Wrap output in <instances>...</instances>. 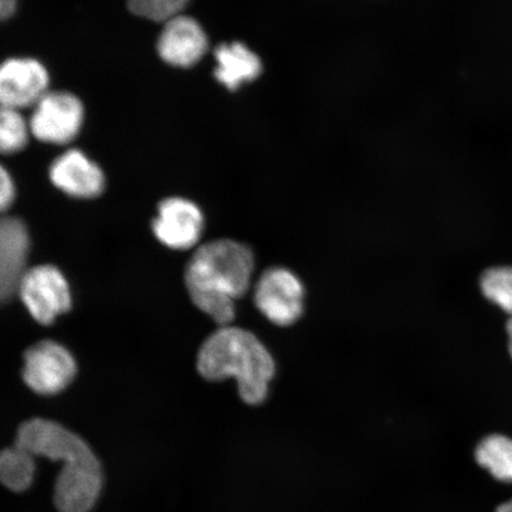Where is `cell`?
<instances>
[{"mask_svg":"<svg viewBox=\"0 0 512 512\" xmlns=\"http://www.w3.org/2000/svg\"><path fill=\"white\" fill-rule=\"evenodd\" d=\"M255 259L243 243L221 239L206 243L192 255L185 286L194 304L220 326L233 323L236 302L252 285Z\"/></svg>","mask_w":512,"mask_h":512,"instance_id":"1","label":"cell"},{"mask_svg":"<svg viewBox=\"0 0 512 512\" xmlns=\"http://www.w3.org/2000/svg\"><path fill=\"white\" fill-rule=\"evenodd\" d=\"M197 370L208 381L233 377L240 398L256 406L267 399L275 363L271 352L251 331L228 325L221 326L202 344Z\"/></svg>","mask_w":512,"mask_h":512,"instance_id":"2","label":"cell"},{"mask_svg":"<svg viewBox=\"0 0 512 512\" xmlns=\"http://www.w3.org/2000/svg\"><path fill=\"white\" fill-rule=\"evenodd\" d=\"M305 290L296 274L284 267H272L261 274L255 285L254 303L271 323L296 324L304 312Z\"/></svg>","mask_w":512,"mask_h":512,"instance_id":"3","label":"cell"},{"mask_svg":"<svg viewBox=\"0 0 512 512\" xmlns=\"http://www.w3.org/2000/svg\"><path fill=\"white\" fill-rule=\"evenodd\" d=\"M32 318L37 323L50 325L72 307V293L68 281L59 268L42 265L28 268L18 288Z\"/></svg>","mask_w":512,"mask_h":512,"instance_id":"4","label":"cell"},{"mask_svg":"<svg viewBox=\"0 0 512 512\" xmlns=\"http://www.w3.org/2000/svg\"><path fill=\"white\" fill-rule=\"evenodd\" d=\"M16 446L34 457H44L63 464L79 462L95 456L79 435L54 421L32 419L18 428Z\"/></svg>","mask_w":512,"mask_h":512,"instance_id":"5","label":"cell"},{"mask_svg":"<svg viewBox=\"0 0 512 512\" xmlns=\"http://www.w3.org/2000/svg\"><path fill=\"white\" fill-rule=\"evenodd\" d=\"M75 358L54 341L32 345L24 354L23 380L41 395H55L66 389L76 375Z\"/></svg>","mask_w":512,"mask_h":512,"instance_id":"6","label":"cell"},{"mask_svg":"<svg viewBox=\"0 0 512 512\" xmlns=\"http://www.w3.org/2000/svg\"><path fill=\"white\" fill-rule=\"evenodd\" d=\"M83 115L85 111L75 95L48 92L35 106L29 124L30 132L44 143L68 144L78 136Z\"/></svg>","mask_w":512,"mask_h":512,"instance_id":"7","label":"cell"},{"mask_svg":"<svg viewBox=\"0 0 512 512\" xmlns=\"http://www.w3.org/2000/svg\"><path fill=\"white\" fill-rule=\"evenodd\" d=\"M104 484L101 465L95 456L63 464L57 476L54 502L60 512H89Z\"/></svg>","mask_w":512,"mask_h":512,"instance_id":"8","label":"cell"},{"mask_svg":"<svg viewBox=\"0 0 512 512\" xmlns=\"http://www.w3.org/2000/svg\"><path fill=\"white\" fill-rule=\"evenodd\" d=\"M30 235L25 223L12 216H0V306L18 294L28 271Z\"/></svg>","mask_w":512,"mask_h":512,"instance_id":"9","label":"cell"},{"mask_svg":"<svg viewBox=\"0 0 512 512\" xmlns=\"http://www.w3.org/2000/svg\"><path fill=\"white\" fill-rule=\"evenodd\" d=\"M153 233L166 247L185 251L197 245L204 228V217L195 203L172 197L160 203L152 223Z\"/></svg>","mask_w":512,"mask_h":512,"instance_id":"10","label":"cell"},{"mask_svg":"<svg viewBox=\"0 0 512 512\" xmlns=\"http://www.w3.org/2000/svg\"><path fill=\"white\" fill-rule=\"evenodd\" d=\"M49 76L40 62L11 59L0 64V105L22 110L48 93Z\"/></svg>","mask_w":512,"mask_h":512,"instance_id":"11","label":"cell"},{"mask_svg":"<svg viewBox=\"0 0 512 512\" xmlns=\"http://www.w3.org/2000/svg\"><path fill=\"white\" fill-rule=\"evenodd\" d=\"M157 49L171 66L190 68L207 53L208 38L194 18L177 15L165 22Z\"/></svg>","mask_w":512,"mask_h":512,"instance_id":"12","label":"cell"},{"mask_svg":"<svg viewBox=\"0 0 512 512\" xmlns=\"http://www.w3.org/2000/svg\"><path fill=\"white\" fill-rule=\"evenodd\" d=\"M50 179L64 194L76 198H94L105 189L99 166L78 150L67 151L55 160Z\"/></svg>","mask_w":512,"mask_h":512,"instance_id":"13","label":"cell"},{"mask_svg":"<svg viewBox=\"0 0 512 512\" xmlns=\"http://www.w3.org/2000/svg\"><path fill=\"white\" fill-rule=\"evenodd\" d=\"M215 59V78L230 91H236L243 83L251 82L261 74L259 57L239 42L222 44L216 49Z\"/></svg>","mask_w":512,"mask_h":512,"instance_id":"14","label":"cell"},{"mask_svg":"<svg viewBox=\"0 0 512 512\" xmlns=\"http://www.w3.org/2000/svg\"><path fill=\"white\" fill-rule=\"evenodd\" d=\"M36 472L35 457L19 446L0 452V483L15 492L30 488Z\"/></svg>","mask_w":512,"mask_h":512,"instance_id":"15","label":"cell"},{"mask_svg":"<svg viewBox=\"0 0 512 512\" xmlns=\"http://www.w3.org/2000/svg\"><path fill=\"white\" fill-rule=\"evenodd\" d=\"M476 460L492 477L512 483V439L501 434L489 435L477 446Z\"/></svg>","mask_w":512,"mask_h":512,"instance_id":"16","label":"cell"},{"mask_svg":"<svg viewBox=\"0 0 512 512\" xmlns=\"http://www.w3.org/2000/svg\"><path fill=\"white\" fill-rule=\"evenodd\" d=\"M30 127L15 108L0 105V153L12 155L28 144Z\"/></svg>","mask_w":512,"mask_h":512,"instance_id":"17","label":"cell"},{"mask_svg":"<svg viewBox=\"0 0 512 512\" xmlns=\"http://www.w3.org/2000/svg\"><path fill=\"white\" fill-rule=\"evenodd\" d=\"M480 288L491 303L512 317V267L489 268L480 278Z\"/></svg>","mask_w":512,"mask_h":512,"instance_id":"18","label":"cell"},{"mask_svg":"<svg viewBox=\"0 0 512 512\" xmlns=\"http://www.w3.org/2000/svg\"><path fill=\"white\" fill-rule=\"evenodd\" d=\"M189 0H128V9L132 14L150 19L153 22H166L181 15Z\"/></svg>","mask_w":512,"mask_h":512,"instance_id":"19","label":"cell"},{"mask_svg":"<svg viewBox=\"0 0 512 512\" xmlns=\"http://www.w3.org/2000/svg\"><path fill=\"white\" fill-rule=\"evenodd\" d=\"M16 197L14 181L8 171L0 165V215L8 210Z\"/></svg>","mask_w":512,"mask_h":512,"instance_id":"20","label":"cell"},{"mask_svg":"<svg viewBox=\"0 0 512 512\" xmlns=\"http://www.w3.org/2000/svg\"><path fill=\"white\" fill-rule=\"evenodd\" d=\"M17 0H0V22L15 14Z\"/></svg>","mask_w":512,"mask_h":512,"instance_id":"21","label":"cell"},{"mask_svg":"<svg viewBox=\"0 0 512 512\" xmlns=\"http://www.w3.org/2000/svg\"><path fill=\"white\" fill-rule=\"evenodd\" d=\"M507 334L509 338V352L512 357V317L508 320Z\"/></svg>","mask_w":512,"mask_h":512,"instance_id":"22","label":"cell"},{"mask_svg":"<svg viewBox=\"0 0 512 512\" xmlns=\"http://www.w3.org/2000/svg\"><path fill=\"white\" fill-rule=\"evenodd\" d=\"M496 512H512V499L509 502L499 505Z\"/></svg>","mask_w":512,"mask_h":512,"instance_id":"23","label":"cell"}]
</instances>
